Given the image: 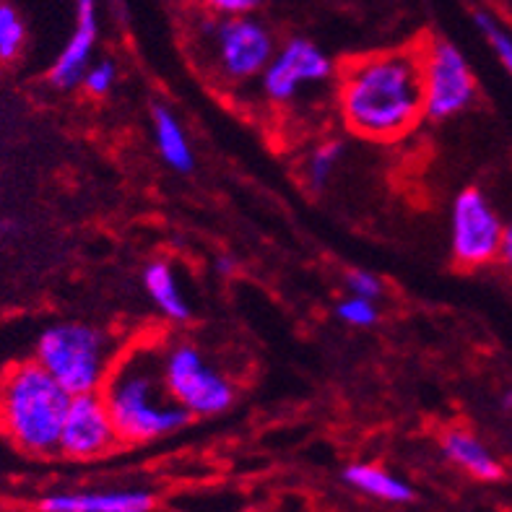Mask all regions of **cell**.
<instances>
[{
    "label": "cell",
    "instance_id": "cell-1",
    "mask_svg": "<svg viewBox=\"0 0 512 512\" xmlns=\"http://www.w3.org/2000/svg\"><path fill=\"white\" fill-rule=\"evenodd\" d=\"M338 107L357 136L398 141L424 117L419 47L380 50L351 60L341 73Z\"/></svg>",
    "mask_w": 512,
    "mask_h": 512
},
{
    "label": "cell",
    "instance_id": "cell-2",
    "mask_svg": "<svg viewBox=\"0 0 512 512\" xmlns=\"http://www.w3.org/2000/svg\"><path fill=\"white\" fill-rule=\"evenodd\" d=\"M102 398L123 445L175 435L193 422V416L167 390L159 351L136 349L117 359Z\"/></svg>",
    "mask_w": 512,
    "mask_h": 512
},
{
    "label": "cell",
    "instance_id": "cell-3",
    "mask_svg": "<svg viewBox=\"0 0 512 512\" xmlns=\"http://www.w3.org/2000/svg\"><path fill=\"white\" fill-rule=\"evenodd\" d=\"M71 406L65 393L37 362H21L0 375V432L29 455H55Z\"/></svg>",
    "mask_w": 512,
    "mask_h": 512
},
{
    "label": "cell",
    "instance_id": "cell-4",
    "mask_svg": "<svg viewBox=\"0 0 512 512\" xmlns=\"http://www.w3.org/2000/svg\"><path fill=\"white\" fill-rule=\"evenodd\" d=\"M34 362L71 396L99 393L115 367V344L89 323H55L39 336Z\"/></svg>",
    "mask_w": 512,
    "mask_h": 512
},
{
    "label": "cell",
    "instance_id": "cell-5",
    "mask_svg": "<svg viewBox=\"0 0 512 512\" xmlns=\"http://www.w3.org/2000/svg\"><path fill=\"white\" fill-rule=\"evenodd\" d=\"M195 47L224 84H245L266 71L276 52V39L253 16H211L195 24Z\"/></svg>",
    "mask_w": 512,
    "mask_h": 512
},
{
    "label": "cell",
    "instance_id": "cell-6",
    "mask_svg": "<svg viewBox=\"0 0 512 512\" xmlns=\"http://www.w3.org/2000/svg\"><path fill=\"white\" fill-rule=\"evenodd\" d=\"M422 55L424 117L445 123L476 102V78L466 55L445 37H429L419 45Z\"/></svg>",
    "mask_w": 512,
    "mask_h": 512
},
{
    "label": "cell",
    "instance_id": "cell-7",
    "mask_svg": "<svg viewBox=\"0 0 512 512\" xmlns=\"http://www.w3.org/2000/svg\"><path fill=\"white\" fill-rule=\"evenodd\" d=\"M167 390L190 416H216L232 409L234 385L206 362L193 344H172L162 351Z\"/></svg>",
    "mask_w": 512,
    "mask_h": 512
},
{
    "label": "cell",
    "instance_id": "cell-8",
    "mask_svg": "<svg viewBox=\"0 0 512 512\" xmlns=\"http://www.w3.org/2000/svg\"><path fill=\"white\" fill-rule=\"evenodd\" d=\"M500 211L479 188H466L455 195L450 208V250L458 266L481 268L500 260L502 245Z\"/></svg>",
    "mask_w": 512,
    "mask_h": 512
},
{
    "label": "cell",
    "instance_id": "cell-9",
    "mask_svg": "<svg viewBox=\"0 0 512 512\" xmlns=\"http://www.w3.org/2000/svg\"><path fill=\"white\" fill-rule=\"evenodd\" d=\"M333 76V60L315 42L294 37L276 47L271 63L260 73V86L273 104H289L305 86L323 84Z\"/></svg>",
    "mask_w": 512,
    "mask_h": 512
},
{
    "label": "cell",
    "instance_id": "cell-10",
    "mask_svg": "<svg viewBox=\"0 0 512 512\" xmlns=\"http://www.w3.org/2000/svg\"><path fill=\"white\" fill-rule=\"evenodd\" d=\"M120 445L107 403L99 393L71 396V406L60 429L58 453L71 461H94Z\"/></svg>",
    "mask_w": 512,
    "mask_h": 512
},
{
    "label": "cell",
    "instance_id": "cell-11",
    "mask_svg": "<svg viewBox=\"0 0 512 512\" xmlns=\"http://www.w3.org/2000/svg\"><path fill=\"white\" fill-rule=\"evenodd\" d=\"M99 16L97 0H76V26L50 68V84L60 91L76 89L91 65V52L97 45Z\"/></svg>",
    "mask_w": 512,
    "mask_h": 512
},
{
    "label": "cell",
    "instance_id": "cell-12",
    "mask_svg": "<svg viewBox=\"0 0 512 512\" xmlns=\"http://www.w3.org/2000/svg\"><path fill=\"white\" fill-rule=\"evenodd\" d=\"M156 497L146 489L55 492L39 500V512H151Z\"/></svg>",
    "mask_w": 512,
    "mask_h": 512
},
{
    "label": "cell",
    "instance_id": "cell-13",
    "mask_svg": "<svg viewBox=\"0 0 512 512\" xmlns=\"http://www.w3.org/2000/svg\"><path fill=\"white\" fill-rule=\"evenodd\" d=\"M440 448L453 466H458L474 479L500 481L505 476V468L497 461V455L468 429H448L442 435Z\"/></svg>",
    "mask_w": 512,
    "mask_h": 512
},
{
    "label": "cell",
    "instance_id": "cell-14",
    "mask_svg": "<svg viewBox=\"0 0 512 512\" xmlns=\"http://www.w3.org/2000/svg\"><path fill=\"white\" fill-rule=\"evenodd\" d=\"M151 128H154V141L162 162L169 169H175L180 175H188L195 167V154L190 149L188 136L182 130L180 120L175 117V112H169L162 104H154L151 107Z\"/></svg>",
    "mask_w": 512,
    "mask_h": 512
},
{
    "label": "cell",
    "instance_id": "cell-15",
    "mask_svg": "<svg viewBox=\"0 0 512 512\" xmlns=\"http://www.w3.org/2000/svg\"><path fill=\"white\" fill-rule=\"evenodd\" d=\"M143 286H146V294H149V299L164 318L172 320V323H188L190 305L185 294H182L175 268L169 263H164V260L149 263L146 271H143Z\"/></svg>",
    "mask_w": 512,
    "mask_h": 512
},
{
    "label": "cell",
    "instance_id": "cell-16",
    "mask_svg": "<svg viewBox=\"0 0 512 512\" xmlns=\"http://www.w3.org/2000/svg\"><path fill=\"white\" fill-rule=\"evenodd\" d=\"M344 481L351 489L375 497V500L390 502V505H403V502L414 500V489L409 481L398 479L385 468L375 463H351L344 471Z\"/></svg>",
    "mask_w": 512,
    "mask_h": 512
},
{
    "label": "cell",
    "instance_id": "cell-17",
    "mask_svg": "<svg viewBox=\"0 0 512 512\" xmlns=\"http://www.w3.org/2000/svg\"><path fill=\"white\" fill-rule=\"evenodd\" d=\"M341 156H344V141H338V138H328V141L318 143L312 149L305 167L307 185H310L312 193H323L328 188V182H331L333 172H336L338 162H341Z\"/></svg>",
    "mask_w": 512,
    "mask_h": 512
},
{
    "label": "cell",
    "instance_id": "cell-18",
    "mask_svg": "<svg viewBox=\"0 0 512 512\" xmlns=\"http://www.w3.org/2000/svg\"><path fill=\"white\" fill-rule=\"evenodd\" d=\"M26 45V26L19 11L8 3L0 0V63L8 65L19 60Z\"/></svg>",
    "mask_w": 512,
    "mask_h": 512
},
{
    "label": "cell",
    "instance_id": "cell-19",
    "mask_svg": "<svg viewBox=\"0 0 512 512\" xmlns=\"http://www.w3.org/2000/svg\"><path fill=\"white\" fill-rule=\"evenodd\" d=\"M474 24L481 32V37L487 39V45L492 47L502 68L512 76V34L500 24V19L494 13L484 11V8H476L474 11Z\"/></svg>",
    "mask_w": 512,
    "mask_h": 512
},
{
    "label": "cell",
    "instance_id": "cell-20",
    "mask_svg": "<svg viewBox=\"0 0 512 512\" xmlns=\"http://www.w3.org/2000/svg\"><path fill=\"white\" fill-rule=\"evenodd\" d=\"M336 315L351 328H372L377 323V307L372 299H362L349 294L336 307Z\"/></svg>",
    "mask_w": 512,
    "mask_h": 512
},
{
    "label": "cell",
    "instance_id": "cell-21",
    "mask_svg": "<svg viewBox=\"0 0 512 512\" xmlns=\"http://www.w3.org/2000/svg\"><path fill=\"white\" fill-rule=\"evenodd\" d=\"M115 81H117V65L112 63V60H99V63L89 65V71L84 73L81 86L89 91L91 97H104V94H110Z\"/></svg>",
    "mask_w": 512,
    "mask_h": 512
},
{
    "label": "cell",
    "instance_id": "cell-22",
    "mask_svg": "<svg viewBox=\"0 0 512 512\" xmlns=\"http://www.w3.org/2000/svg\"><path fill=\"white\" fill-rule=\"evenodd\" d=\"M211 16H253L266 0H198Z\"/></svg>",
    "mask_w": 512,
    "mask_h": 512
},
{
    "label": "cell",
    "instance_id": "cell-23",
    "mask_svg": "<svg viewBox=\"0 0 512 512\" xmlns=\"http://www.w3.org/2000/svg\"><path fill=\"white\" fill-rule=\"evenodd\" d=\"M346 286H349V292L354 294V297L372 299V302H375V299L380 297L385 289L383 281H380V276H375V273H370V271H362V268L346 273Z\"/></svg>",
    "mask_w": 512,
    "mask_h": 512
},
{
    "label": "cell",
    "instance_id": "cell-24",
    "mask_svg": "<svg viewBox=\"0 0 512 512\" xmlns=\"http://www.w3.org/2000/svg\"><path fill=\"white\" fill-rule=\"evenodd\" d=\"M500 260L507 271H512V221L505 224V232H502V245H500Z\"/></svg>",
    "mask_w": 512,
    "mask_h": 512
},
{
    "label": "cell",
    "instance_id": "cell-25",
    "mask_svg": "<svg viewBox=\"0 0 512 512\" xmlns=\"http://www.w3.org/2000/svg\"><path fill=\"white\" fill-rule=\"evenodd\" d=\"M234 271H237V263H234L232 258H227V255H224V258H216V273H219V276L229 279Z\"/></svg>",
    "mask_w": 512,
    "mask_h": 512
},
{
    "label": "cell",
    "instance_id": "cell-26",
    "mask_svg": "<svg viewBox=\"0 0 512 512\" xmlns=\"http://www.w3.org/2000/svg\"><path fill=\"white\" fill-rule=\"evenodd\" d=\"M502 409L512 411V390H507L505 396H502Z\"/></svg>",
    "mask_w": 512,
    "mask_h": 512
},
{
    "label": "cell",
    "instance_id": "cell-27",
    "mask_svg": "<svg viewBox=\"0 0 512 512\" xmlns=\"http://www.w3.org/2000/svg\"><path fill=\"white\" fill-rule=\"evenodd\" d=\"M13 229H16V227H13L11 221L0 219V234H8V232H13Z\"/></svg>",
    "mask_w": 512,
    "mask_h": 512
}]
</instances>
